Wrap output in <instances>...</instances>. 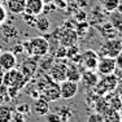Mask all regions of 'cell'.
I'll return each mask as SVG.
<instances>
[{"mask_svg": "<svg viewBox=\"0 0 122 122\" xmlns=\"http://www.w3.org/2000/svg\"><path fill=\"white\" fill-rule=\"evenodd\" d=\"M118 86V78L114 74L103 75L101 79L97 81V83L94 86V91L97 96H107L108 94L113 92Z\"/></svg>", "mask_w": 122, "mask_h": 122, "instance_id": "6da1fadb", "label": "cell"}, {"mask_svg": "<svg viewBox=\"0 0 122 122\" xmlns=\"http://www.w3.org/2000/svg\"><path fill=\"white\" fill-rule=\"evenodd\" d=\"M27 82V78H25L20 70L16 68L10 70L4 71L3 75V87H16V88H22L24 85Z\"/></svg>", "mask_w": 122, "mask_h": 122, "instance_id": "7a4b0ae2", "label": "cell"}, {"mask_svg": "<svg viewBox=\"0 0 122 122\" xmlns=\"http://www.w3.org/2000/svg\"><path fill=\"white\" fill-rule=\"evenodd\" d=\"M122 51V40L117 38H112V39H107L103 44L100 46V53L101 57H112L116 59L117 55Z\"/></svg>", "mask_w": 122, "mask_h": 122, "instance_id": "3957f363", "label": "cell"}, {"mask_svg": "<svg viewBox=\"0 0 122 122\" xmlns=\"http://www.w3.org/2000/svg\"><path fill=\"white\" fill-rule=\"evenodd\" d=\"M30 43V56H36V57H46L49 52V42L44 36H35Z\"/></svg>", "mask_w": 122, "mask_h": 122, "instance_id": "277c9868", "label": "cell"}, {"mask_svg": "<svg viewBox=\"0 0 122 122\" xmlns=\"http://www.w3.org/2000/svg\"><path fill=\"white\" fill-rule=\"evenodd\" d=\"M66 68H68V64H65L62 60L57 61V62L52 64L49 66V70H48V75L53 82H62V81L66 79Z\"/></svg>", "mask_w": 122, "mask_h": 122, "instance_id": "5b68a950", "label": "cell"}, {"mask_svg": "<svg viewBox=\"0 0 122 122\" xmlns=\"http://www.w3.org/2000/svg\"><path fill=\"white\" fill-rule=\"evenodd\" d=\"M97 61H99V56L96 52L92 51V49H87L83 53H81L79 64L83 65V68L86 70L95 71L96 70V66H97Z\"/></svg>", "mask_w": 122, "mask_h": 122, "instance_id": "8992f818", "label": "cell"}, {"mask_svg": "<svg viewBox=\"0 0 122 122\" xmlns=\"http://www.w3.org/2000/svg\"><path fill=\"white\" fill-rule=\"evenodd\" d=\"M59 86H60V95L65 100H70V99L75 97V95L78 94V90H79L78 82H73V81H68V79L60 82Z\"/></svg>", "mask_w": 122, "mask_h": 122, "instance_id": "52a82bcc", "label": "cell"}, {"mask_svg": "<svg viewBox=\"0 0 122 122\" xmlns=\"http://www.w3.org/2000/svg\"><path fill=\"white\" fill-rule=\"evenodd\" d=\"M59 42L64 47H71L75 46L78 42V33L74 29L70 27H62L59 34Z\"/></svg>", "mask_w": 122, "mask_h": 122, "instance_id": "ba28073f", "label": "cell"}, {"mask_svg": "<svg viewBox=\"0 0 122 122\" xmlns=\"http://www.w3.org/2000/svg\"><path fill=\"white\" fill-rule=\"evenodd\" d=\"M116 60L112 57H100L97 61L96 71L100 75H109L116 73Z\"/></svg>", "mask_w": 122, "mask_h": 122, "instance_id": "9c48e42d", "label": "cell"}, {"mask_svg": "<svg viewBox=\"0 0 122 122\" xmlns=\"http://www.w3.org/2000/svg\"><path fill=\"white\" fill-rule=\"evenodd\" d=\"M42 94H43V97L48 101H56L61 99V95H60V86L57 82H53V81H49L47 85H44L42 90Z\"/></svg>", "mask_w": 122, "mask_h": 122, "instance_id": "30bf717a", "label": "cell"}, {"mask_svg": "<svg viewBox=\"0 0 122 122\" xmlns=\"http://www.w3.org/2000/svg\"><path fill=\"white\" fill-rule=\"evenodd\" d=\"M17 66V57L12 51H5L0 53V69L3 71L10 70Z\"/></svg>", "mask_w": 122, "mask_h": 122, "instance_id": "8fae6325", "label": "cell"}, {"mask_svg": "<svg viewBox=\"0 0 122 122\" xmlns=\"http://www.w3.org/2000/svg\"><path fill=\"white\" fill-rule=\"evenodd\" d=\"M38 59L40 57H36V56H29L27 60H25L22 62V66H21V73L25 78H31L34 74H35L36 69H38Z\"/></svg>", "mask_w": 122, "mask_h": 122, "instance_id": "7c38bea8", "label": "cell"}, {"mask_svg": "<svg viewBox=\"0 0 122 122\" xmlns=\"http://www.w3.org/2000/svg\"><path fill=\"white\" fill-rule=\"evenodd\" d=\"M44 9V0H26L25 12L26 14L38 17Z\"/></svg>", "mask_w": 122, "mask_h": 122, "instance_id": "4fadbf2b", "label": "cell"}, {"mask_svg": "<svg viewBox=\"0 0 122 122\" xmlns=\"http://www.w3.org/2000/svg\"><path fill=\"white\" fill-rule=\"evenodd\" d=\"M31 110L35 113L36 116H46L49 113V104L48 100H46L44 97H38L35 99L34 104L31 105Z\"/></svg>", "mask_w": 122, "mask_h": 122, "instance_id": "5bb4252c", "label": "cell"}, {"mask_svg": "<svg viewBox=\"0 0 122 122\" xmlns=\"http://www.w3.org/2000/svg\"><path fill=\"white\" fill-rule=\"evenodd\" d=\"M26 0H8L5 3V9L12 14H22L25 12Z\"/></svg>", "mask_w": 122, "mask_h": 122, "instance_id": "9a60e30c", "label": "cell"}, {"mask_svg": "<svg viewBox=\"0 0 122 122\" xmlns=\"http://www.w3.org/2000/svg\"><path fill=\"white\" fill-rule=\"evenodd\" d=\"M81 77H82V73H81L77 64L73 62V61L70 64H68V68H66V79L73 81V82H79Z\"/></svg>", "mask_w": 122, "mask_h": 122, "instance_id": "2e32d148", "label": "cell"}, {"mask_svg": "<svg viewBox=\"0 0 122 122\" xmlns=\"http://www.w3.org/2000/svg\"><path fill=\"white\" fill-rule=\"evenodd\" d=\"M81 81L85 83L86 87H88V88H94V86L97 83L99 78H97V75L95 74V71L86 70V73L82 74V77H81Z\"/></svg>", "mask_w": 122, "mask_h": 122, "instance_id": "e0dca14e", "label": "cell"}, {"mask_svg": "<svg viewBox=\"0 0 122 122\" xmlns=\"http://www.w3.org/2000/svg\"><path fill=\"white\" fill-rule=\"evenodd\" d=\"M109 21H110V25H112L113 29H116L117 31H121L122 33V13L117 12V10L110 12Z\"/></svg>", "mask_w": 122, "mask_h": 122, "instance_id": "ac0fdd59", "label": "cell"}, {"mask_svg": "<svg viewBox=\"0 0 122 122\" xmlns=\"http://www.w3.org/2000/svg\"><path fill=\"white\" fill-rule=\"evenodd\" d=\"M103 117H104V122H121V114H120V110H114V109H108L103 113Z\"/></svg>", "mask_w": 122, "mask_h": 122, "instance_id": "d6986e66", "label": "cell"}, {"mask_svg": "<svg viewBox=\"0 0 122 122\" xmlns=\"http://www.w3.org/2000/svg\"><path fill=\"white\" fill-rule=\"evenodd\" d=\"M13 110L5 104H0V122H10Z\"/></svg>", "mask_w": 122, "mask_h": 122, "instance_id": "ffe728a7", "label": "cell"}, {"mask_svg": "<svg viewBox=\"0 0 122 122\" xmlns=\"http://www.w3.org/2000/svg\"><path fill=\"white\" fill-rule=\"evenodd\" d=\"M107 101H108V105L110 109H114V110H120L122 107V99L118 96V95H109L105 96Z\"/></svg>", "mask_w": 122, "mask_h": 122, "instance_id": "44dd1931", "label": "cell"}, {"mask_svg": "<svg viewBox=\"0 0 122 122\" xmlns=\"http://www.w3.org/2000/svg\"><path fill=\"white\" fill-rule=\"evenodd\" d=\"M35 27L40 33H47L49 30V27H51V22H49V20L47 17H39V18H36Z\"/></svg>", "mask_w": 122, "mask_h": 122, "instance_id": "7402d4cb", "label": "cell"}, {"mask_svg": "<svg viewBox=\"0 0 122 122\" xmlns=\"http://www.w3.org/2000/svg\"><path fill=\"white\" fill-rule=\"evenodd\" d=\"M118 1L120 0H103L101 1V5H103V9L105 12H114L117 9V5H118Z\"/></svg>", "mask_w": 122, "mask_h": 122, "instance_id": "603a6c76", "label": "cell"}, {"mask_svg": "<svg viewBox=\"0 0 122 122\" xmlns=\"http://www.w3.org/2000/svg\"><path fill=\"white\" fill-rule=\"evenodd\" d=\"M77 55H79V48L75 46H71V47H66V57L68 59H71L73 60Z\"/></svg>", "mask_w": 122, "mask_h": 122, "instance_id": "cb8c5ba5", "label": "cell"}, {"mask_svg": "<svg viewBox=\"0 0 122 122\" xmlns=\"http://www.w3.org/2000/svg\"><path fill=\"white\" fill-rule=\"evenodd\" d=\"M87 122H104V117L101 113L94 112L87 117Z\"/></svg>", "mask_w": 122, "mask_h": 122, "instance_id": "d4e9b609", "label": "cell"}, {"mask_svg": "<svg viewBox=\"0 0 122 122\" xmlns=\"http://www.w3.org/2000/svg\"><path fill=\"white\" fill-rule=\"evenodd\" d=\"M55 57H56L57 60H64L66 57V47H64V46H59L56 49V52H55Z\"/></svg>", "mask_w": 122, "mask_h": 122, "instance_id": "484cf974", "label": "cell"}, {"mask_svg": "<svg viewBox=\"0 0 122 122\" xmlns=\"http://www.w3.org/2000/svg\"><path fill=\"white\" fill-rule=\"evenodd\" d=\"M22 16H24V21L27 25L35 26V22H36V17L35 16H30V14H26V13H22Z\"/></svg>", "mask_w": 122, "mask_h": 122, "instance_id": "4316f807", "label": "cell"}, {"mask_svg": "<svg viewBox=\"0 0 122 122\" xmlns=\"http://www.w3.org/2000/svg\"><path fill=\"white\" fill-rule=\"evenodd\" d=\"M25 114H22V113L20 112H16L12 114V120H10V122H25Z\"/></svg>", "mask_w": 122, "mask_h": 122, "instance_id": "83f0119b", "label": "cell"}, {"mask_svg": "<svg viewBox=\"0 0 122 122\" xmlns=\"http://www.w3.org/2000/svg\"><path fill=\"white\" fill-rule=\"evenodd\" d=\"M31 110V108H30V105L29 104H26V103H24V104H21V105H17V112H20V113H22V114H27Z\"/></svg>", "mask_w": 122, "mask_h": 122, "instance_id": "f1b7e54d", "label": "cell"}, {"mask_svg": "<svg viewBox=\"0 0 122 122\" xmlns=\"http://www.w3.org/2000/svg\"><path fill=\"white\" fill-rule=\"evenodd\" d=\"M5 18H7V9H5V7L0 3V25L5 21Z\"/></svg>", "mask_w": 122, "mask_h": 122, "instance_id": "f546056e", "label": "cell"}, {"mask_svg": "<svg viewBox=\"0 0 122 122\" xmlns=\"http://www.w3.org/2000/svg\"><path fill=\"white\" fill-rule=\"evenodd\" d=\"M114 60H116V68L122 71V51L117 55V57H116Z\"/></svg>", "mask_w": 122, "mask_h": 122, "instance_id": "4dcf8cb0", "label": "cell"}, {"mask_svg": "<svg viewBox=\"0 0 122 122\" xmlns=\"http://www.w3.org/2000/svg\"><path fill=\"white\" fill-rule=\"evenodd\" d=\"M46 116H47L48 122H60V118L57 114H51V113H48V114H46Z\"/></svg>", "mask_w": 122, "mask_h": 122, "instance_id": "1f68e13d", "label": "cell"}, {"mask_svg": "<svg viewBox=\"0 0 122 122\" xmlns=\"http://www.w3.org/2000/svg\"><path fill=\"white\" fill-rule=\"evenodd\" d=\"M117 12H120V13H122V0H120V1H118V5H117Z\"/></svg>", "mask_w": 122, "mask_h": 122, "instance_id": "d6a6232c", "label": "cell"}, {"mask_svg": "<svg viewBox=\"0 0 122 122\" xmlns=\"http://www.w3.org/2000/svg\"><path fill=\"white\" fill-rule=\"evenodd\" d=\"M3 75H4V71L0 69V87H3Z\"/></svg>", "mask_w": 122, "mask_h": 122, "instance_id": "836d02e7", "label": "cell"}, {"mask_svg": "<svg viewBox=\"0 0 122 122\" xmlns=\"http://www.w3.org/2000/svg\"><path fill=\"white\" fill-rule=\"evenodd\" d=\"M7 1H8V0H0V3H1V4H5Z\"/></svg>", "mask_w": 122, "mask_h": 122, "instance_id": "e575fe53", "label": "cell"}, {"mask_svg": "<svg viewBox=\"0 0 122 122\" xmlns=\"http://www.w3.org/2000/svg\"><path fill=\"white\" fill-rule=\"evenodd\" d=\"M120 114H121V118H122V107H121V109H120Z\"/></svg>", "mask_w": 122, "mask_h": 122, "instance_id": "d590c367", "label": "cell"}, {"mask_svg": "<svg viewBox=\"0 0 122 122\" xmlns=\"http://www.w3.org/2000/svg\"><path fill=\"white\" fill-rule=\"evenodd\" d=\"M121 122H122V121H121Z\"/></svg>", "mask_w": 122, "mask_h": 122, "instance_id": "8d00e7d4", "label": "cell"}]
</instances>
